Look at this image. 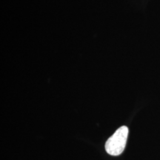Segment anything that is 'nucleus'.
Masks as SVG:
<instances>
[{"mask_svg":"<svg viewBox=\"0 0 160 160\" xmlns=\"http://www.w3.org/2000/svg\"><path fill=\"white\" fill-rule=\"evenodd\" d=\"M129 130L126 126H122L107 140L105 150L111 156H119L122 153L127 143Z\"/></svg>","mask_w":160,"mask_h":160,"instance_id":"obj_1","label":"nucleus"}]
</instances>
